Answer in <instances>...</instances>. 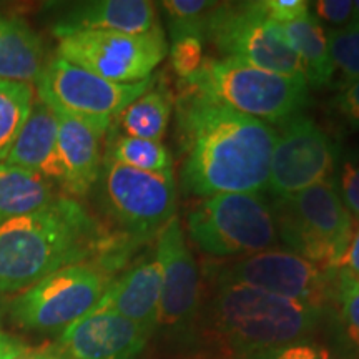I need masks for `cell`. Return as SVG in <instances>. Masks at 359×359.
I'll return each mask as SVG.
<instances>
[{"label":"cell","mask_w":359,"mask_h":359,"mask_svg":"<svg viewBox=\"0 0 359 359\" xmlns=\"http://www.w3.org/2000/svg\"><path fill=\"white\" fill-rule=\"evenodd\" d=\"M180 87L177 123L183 150V193L210 198L266 190L276 130L193 85L182 82Z\"/></svg>","instance_id":"6da1fadb"},{"label":"cell","mask_w":359,"mask_h":359,"mask_svg":"<svg viewBox=\"0 0 359 359\" xmlns=\"http://www.w3.org/2000/svg\"><path fill=\"white\" fill-rule=\"evenodd\" d=\"M97 243L95 222L72 198H55L39 212L0 223V293L27 290L83 263Z\"/></svg>","instance_id":"7a4b0ae2"},{"label":"cell","mask_w":359,"mask_h":359,"mask_svg":"<svg viewBox=\"0 0 359 359\" xmlns=\"http://www.w3.org/2000/svg\"><path fill=\"white\" fill-rule=\"evenodd\" d=\"M208 323L218 346L230 359H271L306 343L323 309L213 276Z\"/></svg>","instance_id":"3957f363"},{"label":"cell","mask_w":359,"mask_h":359,"mask_svg":"<svg viewBox=\"0 0 359 359\" xmlns=\"http://www.w3.org/2000/svg\"><path fill=\"white\" fill-rule=\"evenodd\" d=\"M182 82L268 125L286 123L308 105L304 77L263 70L235 58L205 60L193 77Z\"/></svg>","instance_id":"277c9868"},{"label":"cell","mask_w":359,"mask_h":359,"mask_svg":"<svg viewBox=\"0 0 359 359\" xmlns=\"http://www.w3.org/2000/svg\"><path fill=\"white\" fill-rule=\"evenodd\" d=\"M269 205L278 238L286 250L334 271L346 250L354 222L339 198L334 178L296 195L273 198Z\"/></svg>","instance_id":"5b68a950"},{"label":"cell","mask_w":359,"mask_h":359,"mask_svg":"<svg viewBox=\"0 0 359 359\" xmlns=\"http://www.w3.org/2000/svg\"><path fill=\"white\" fill-rule=\"evenodd\" d=\"M191 241L215 258L259 253L278 245L271 205L263 193H228L200 198L188 210Z\"/></svg>","instance_id":"8992f818"},{"label":"cell","mask_w":359,"mask_h":359,"mask_svg":"<svg viewBox=\"0 0 359 359\" xmlns=\"http://www.w3.org/2000/svg\"><path fill=\"white\" fill-rule=\"evenodd\" d=\"M203 39L210 40L224 58L304 77L302 62L286 42L280 25L266 15L263 2L217 4L206 20Z\"/></svg>","instance_id":"52a82bcc"},{"label":"cell","mask_w":359,"mask_h":359,"mask_svg":"<svg viewBox=\"0 0 359 359\" xmlns=\"http://www.w3.org/2000/svg\"><path fill=\"white\" fill-rule=\"evenodd\" d=\"M110 285L109 271L92 263L65 266L13 299L12 320L25 330L60 331L92 311Z\"/></svg>","instance_id":"ba28073f"},{"label":"cell","mask_w":359,"mask_h":359,"mask_svg":"<svg viewBox=\"0 0 359 359\" xmlns=\"http://www.w3.org/2000/svg\"><path fill=\"white\" fill-rule=\"evenodd\" d=\"M58 57L115 83H137L150 79L168 53L165 34L82 30L60 35Z\"/></svg>","instance_id":"9c48e42d"},{"label":"cell","mask_w":359,"mask_h":359,"mask_svg":"<svg viewBox=\"0 0 359 359\" xmlns=\"http://www.w3.org/2000/svg\"><path fill=\"white\" fill-rule=\"evenodd\" d=\"M35 83L40 102L52 110L111 125V118L142 97L154 80L115 83L57 55L43 67Z\"/></svg>","instance_id":"30bf717a"},{"label":"cell","mask_w":359,"mask_h":359,"mask_svg":"<svg viewBox=\"0 0 359 359\" xmlns=\"http://www.w3.org/2000/svg\"><path fill=\"white\" fill-rule=\"evenodd\" d=\"M210 275L323 309L334 291V271L286 248L243 257Z\"/></svg>","instance_id":"8fae6325"},{"label":"cell","mask_w":359,"mask_h":359,"mask_svg":"<svg viewBox=\"0 0 359 359\" xmlns=\"http://www.w3.org/2000/svg\"><path fill=\"white\" fill-rule=\"evenodd\" d=\"M338 145L309 116L299 114L281 125L266 190L271 198H285L334 178Z\"/></svg>","instance_id":"7c38bea8"},{"label":"cell","mask_w":359,"mask_h":359,"mask_svg":"<svg viewBox=\"0 0 359 359\" xmlns=\"http://www.w3.org/2000/svg\"><path fill=\"white\" fill-rule=\"evenodd\" d=\"M103 193L110 213L137 236L160 233L175 217V175L140 172L105 158Z\"/></svg>","instance_id":"4fadbf2b"},{"label":"cell","mask_w":359,"mask_h":359,"mask_svg":"<svg viewBox=\"0 0 359 359\" xmlns=\"http://www.w3.org/2000/svg\"><path fill=\"white\" fill-rule=\"evenodd\" d=\"M156 262L161 266V296L156 327L175 339L190 338L200 311L198 264L188 250L182 223L172 217L158 233Z\"/></svg>","instance_id":"5bb4252c"},{"label":"cell","mask_w":359,"mask_h":359,"mask_svg":"<svg viewBox=\"0 0 359 359\" xmlns=\"http://www.w3.org/2000/svg\"><path fill=\"white\" fill-rule=\"evenodd\" d=\"M148 336L122 314L95 306L65 327L58 351L67 359H135Z\"/></svg>","instance_id":"9a60e30c"},{"label":"cell","mask_w":359,"mask_h":359,"mask_svg":"<svg viewBox=\"0 0 359 359\" xmlns=\"http://www.w3.org/2000/svg\"><path fill=\"white\" fill-rule=\"evenodd\" d=\"M53 114L58 122L60 183L74 195H85L100 177V140L110 125L90 122L57 110H53Z\"/></svg>","instance_id":"2e32d148"},{"label":"cell","mask_w":359,"mask_h":359,"mask_svg":"<svg viewBox=\"0 0 359 359\" xmlns=\"http://www.w3.org/2000/svg\"><path fill=\"white\" fill-rule=\"evenodd\" d=\"M158 27L155 4L147 0H92L72 7L53 27V34L55 37L82 30L147 34Z\"/></svg>","instance_id":"e0dca14e"},{"label":"cell","mask_w":359,"mask_h":359,"mask_svg":"<svg viewBox=\"0 0 359 359\" xmlns=\"http://www.w3.org/2000/svg\"><path fill=\"white\" fill-rule=\"evenodd\" d=\"M161 266L156 259L133 266L118 280L110 281L97 306L122 314L151 334L158 321Z\"/></svg>","instance_id":"ac0fdd59"},{"label":"cell","mask_w":359,"mask_h":359,"mask_svg":"<svg viewBox=\"0 0 359 359\" xmlns=\"http://www.w3.org/2000/svg\"><path fill=\"white\" fill-rule=\"evenodd\" d=\"M57 137V115L45 103H34L29 118L8 150L4 163L29 170L45 180L62 182Z\"/></svg>","instance_id":"d6986e66"},{"label":"cell","mask_w":359,"mask_h":359,"mask_svg":"<svg viewBox=\"0 0 359 359\" xmlns=\"http://www.w3.org/2000/svg\"><path fill=\"white\" fill-rule=\"evenodd\" d=\"M43 69V45L25 22L0 15V80L32 83Z\"/></svg>","instance_id":"ffe728a7"},{"label":"cell","mask_w":359,"mask_h":359,"mask_svg":"<svg viewBox=\"0 0 359 359\" xmlns=\"http://www.w3.org/2000/svg\"><path fill=\"white\" fill-rule=\"evenodd\" d=\"M278 25L286 42L302 62L308 87L321 88L331 83L334 77V67L327 47V32L323 29L320 20L308 13L299 20Z\"/></svg>","instance_id":"44dd1931"},{"label":"cell","mask_w":359,"mask_h":359,"mask_svg":"<svg viewBox=\"0 0 359 359\" xmlns=\"http://www.w3.org/2000/svg\"><path fill=\"white\" fill-rule=\"evenodd\" d=\"M53 200L52 188L43 177L0 161V223L39 212Z\"/></svg>","instance_id":"7402d4cb"},{"label":"cell","mask_w":359,"mask_h":359,"mask_svg":"<svg viewBox=\"0 0 359 359\" xmlns=\"http://www.w3.org/2000/svg\"><path fill=\"white\" fill-rule=\"evenodd\" d=\"M118 116L128 137L160 142L172 116V97L167 88L150 87Z\"/></svg>","instance_id":"603a6c76"},{"label":"cell","mask_w":359,"mask_h":359,"mask_svg":"<svg viewBox=\"0 0 359 359\" xmlns=\"http://www.w3.org/2000/svg\"><path fill=\"white\" fill-rule=\"evenodd\" d=\"M32 107V85L0 80V161L6 160Z\"/></svg>","instance_id":"cb8c5ba5"},{"label":"cell","mask_w":359,"mask_h":359,"mask_svg":"<svg viewBox=\"0 0 359 359\" xmlns=\"http://www.w3.org/2000/svg\"><path fill=\"white\" fill-rule=\"evenodd\" d=\"M107 158L125 165V167L140 170V172H173L172 154L163 143L128 137V135H122L111 142Z\"/></svg>","instance_id":"d4e9b609"},{"label":"cell","mask_w":359,"mask_h":359,"mask_svg":"<svg viewBox=\"0 0 359 359\" xmlns=\"http://www.w3.org/2000/svg\"><path fill=\"white\" fill-rule=\"evenodd\" d=\"M327 47L334 74L338 72L336 85L339 90L346 88L359 79V22L330 30Z\"/></svg>","instance_id":"484cf974"},{"label":"cell","mask_w":359,"mask_h":359,"mask_svg":"<svg viewBox=\"0 0 359 359\" xmlns=\"http://www.w3.org/2000/svg\"><path fill=\"white\" fill-rule=\"evenodd\" d=\"M217 4L208 0H165L161 6L167 12L172 39L195 35L203 40L206 20Z\"/></svg>","instance_id":"4316f807"},{"label":"cell","mask_w":359,"mask_h":359,"mask_svg":"<svg viewBox=\"0 0 359 359\" xmlns=\"http://www.w3.org/2000/svg\"><path fill=\"white\" fill-rule=\"evenodd\" d=\"M334 293L349 339L359 348V280L334 271Z\"/></svg>","instance_id":"83f0119b"},{"label":"cell","mask_w":359,"mask_h":359,"mask_svg":"<svg viewBox=\"0 0 359 359\" xmlns=\"http://www.w3.org/2000/svg\"><path fill=\"white\" fill-rule=\"evenodd\" d=\"M170 58H172V67L178 77H182V80L193 77L205 62L203 40L195 35L172 39Z\"/></svg>","instance_id":"f1b7e54d"},{"label":"cell","mask_w":359,"mask_h":359,"mask_svg":"<svg viewBox=\"0 0 359 359\" xmlns=\"http://www.w3.org/2000/svg\"><path fill=\"white\" fill-rule=\"evenodd\" d=\"M336 188L344 208L353 219L359 222V150L344 154Z\"/></svg>","instance_id":"f546056e"},{"label":"cell","mask_w":359,"mask_h":359,"mask_svg":"<svg viewBox=\"0 0 359 359\" xmlns=\"http://www.w3.org/2000/svg\"><path fill=\"white\" fill-rule=\"evenodd\" d=\"M316 19L341 29L353 22V0H318L313 4Z\"/></svg>","instance_id":"4dcf8cb0"},{"label":"cell","mask_w":359,"mask_h":359,"mask_svg":"<svg viewBox=\"0 0 359 359\" xmlns=\"http://www.w3.org/2000/svg\"><path fill=\"white\" fill-rule=\"evenodd\" d=\"M333 105L336 114L348 125V128L359 130V79L346 88L339 90Z\"/></svg>","instance_id":"1f68e13d"},{"label":"cell","mask_w":359,"mask_h":359,"mask_svg":"<svg viewBox=\"0 0 359 359\" xmlns=\"http://www.w3.org/2000/svg\"><path fill=\"white\" fill-rule=\"evenodd\" d=\"M263 6L266 15L276 24H290L309 13L306 0H264Z\"/></svg>","instance_id":"d6a6232c"},{"label":"cell","mask_w":359,"mask_h":359,"mask_svg":"<svg viewBox=\"0 0 359 359\" xmlns=\"http://www.w3.org/2000/svg\"><path fill=\"white\" fill-rule=\"evenodd\" d=\"M334 271L344 273V275L359 280V222L354 219L353 230L349 235V241L344 250L343 257H341L339 263L336 264Z\"/></svg>","instance_id":"836d02e7"},{"label":"cell","mask_w":359,"mask_h":359,"mask_svg":"<svg viewBox=\"0 0 359 359\" xmlns=\"http://www.w3.org/2000/svg\"><path fill=\"white\" fill-rule=\"evenodd\" d=\"M271 359H338L334 358L327 349L316 346V344L309 343H302L294 344V346L286 348L285 351L278 353L276 356Z\"/></svg>","instance_id":"e575fe53"},{"label":"cell","mask_w":359,"mask_h":359,"mask_svg":"<svg viewBox=\"0 0 359 359\" xmlns=\"http://www.w3.org/2000/svg\"><path fill=\"white\" fill-rule=\"evenodd\" d=\"M29 349L30 348L25 346L20 339L13 338L11 334L0 333V359H15Z\"/></svg>","instance_id":"d590c367"},{"label":"cell","mask_w":359,"mask_h":359,"mask_svg":"<svg viewBox=\"0 0 359 359\" xmlns=\"http://www.w3.org/2000/svg\"><path fill=\"white\" fill-rule=\"evenodd\" d=\"M15 359H67L64 354L57 349H29Z\"/></svg>","instance_id":"8d00e7d4"},{"label":"cell","mask_w":359,"mask_h":359,"mask_svg":"<svg viewBox=\"0 0 359 359\" xmlns=\"http://www.w3.org/2000/svg\"><path fill=\"white\" fill-rule=\"evenodd\" d=\"M353 6H354V11H353V22H359V0H354Z\"/></svg>","instance_id":"74e56055"}]
</instances>
